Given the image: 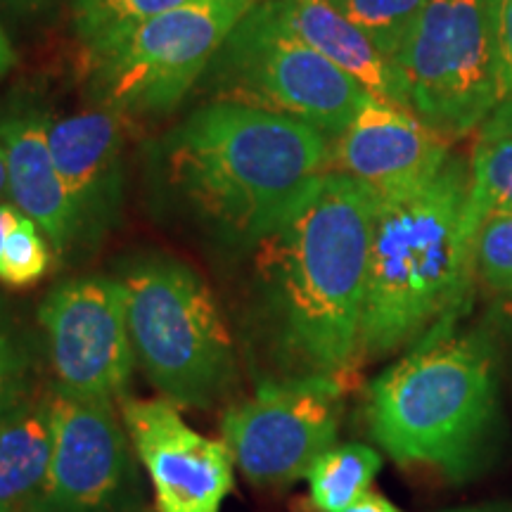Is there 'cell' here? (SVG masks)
<instances>
[{
  "label": "cell",
  "mask_w": 512,
  "mask_h": 512,
  "mask_svg": "<svg viewBox=\"0 0 512 512\" xmlns=\"http://www.w3.org/2000/svg\"><path fill=\"white\" fill-rule=\"evenodd\" d=\"M382 458L366 444L332 446L306 472L311 503L318 512H347L368 494Z\"/></svg>",
  "instance_id": "obj_18"
},
{
  "label": "cell",
  "mask_w": 512,
  "mask_h": 512,
  "mask_svg": "<svg viewBox=\"0 0 512 512\" xmlns=\"http://www.w3.org/2000/svg\"><path fill=\"white\" fill-rule=\"evenodd\" d=\"M347 512H401L399 508H396L394 503H389L387 498L380 496V494H368L361 498V501L351 505V508Z\"/></svg>",
  "instance_id": "obj_27"
},
{
  "label": "cell",
  "mask_w": 512,
  "mask_h": 512,
  "mask_svg": "<svg viewBox=\"0 0 512 512\" xmlns=\"http://www.w3.org/2000/svg\"><path fill=\"white\" fill-rule=\"evenodd\" d=\"M0 3L8 5L15 12H24V15H36V12L50 8L55 0H0Z\"/></svg>",
  "instance_id": "obj_28"
},
{
  "label": "cell",
  "mask_w": 512,
  "mask_h": 512,
  "mask_svg": "<svg viewBox=\"0 0 512 512\" xmlns=\"http://www.w3.org/2000/svg\"><path fill=\"white\" fill-rule=\"evenodd\" d=\"M185 3L190 0H74L76 36L86 53L121 31Z\"/></svg>",
  "instance_id": "obj_20"
},
{
  "label": "cell",
  "mask_w": 512,
  "mask_h": 512,
  "mask_svg": "<svg viewBox=\"0 0 512 512\" xmlns=\"http://www.w3.org/2000/svg\"><path fill=\"white\" fill-rule=\"evenodd\" d=\"M448 159V138L427 121L406 107L370 98L332 145L330 171L382 200L432 181Z\"/></svg>",
  "instance_id": "obj_13"
},
{
  "label": "cell",
  "mask_w": 512,
  "mask_h": 512,
  "mask_svg": "<svg viewBox=\"0 0 512 512\" xmlns=\"http://www.w3.org/2000/svg\"><path fill=\"white\" fill-rule=\"evenodd\" d=\"M498 361L486 325H434L370 384V437L401 465L472 477L489 460L501 427Z\"/></svg>",
  "instance_id": "obj_4"
},
{
  "label": "cell",
  "mask_w": 512,
  "mask_h": 512,
  "mask_svg": "<svg viewBox=\"0 0 512 512\" xmlns=\"http://www.w3.org/2000/svg\"><path fill=\"white\" fill-rule=\"evenodd\" d=\"M53 387L117 401L131 382L136 354L119 280L88 275L57 285L38 311Z\"/></svg>",
  "instance_id": "obj_11"
},
{
  "label": "cell",
  "mask_w": 512,
  "mask_h": 512,
  "mask_svg": "<svg viewBox=\"0 0 512 512\" xmlns=\"http://www.w3.org/2000/svg\"><path fill=\"white\" fill-rule=\"evenodd\" d=\"M29 510L150 512L136 451L114 401L53 387V460Z\"/></svg>",
  "instance_id": "obj_10"
},
{
  "label": "cell",
  "mask_w": 512,
  "mask_h": 512,
  "mask_svg": "<svg viewBox=\"0 0 512 512\" xmlns=\"http://www.w3.org/2000/svg\"><path fill=\"white\" fill-rule=\"evenodd\" d=\"M136 363L166 401L211 408L238 377L233 337L209 285L178 261L128 268L119 280Z\"/></svg>",
  "instance_id": "obj_5"
},
{
  "label": "cell",
  "mask_w": 512,
  "mask_h": 512,
  "mask_svg": "<svg viewBox=\"0 0 512 512\" xmlns=\"http://www.w3.org/2000/svg\"><path fill=\"white\" fill-rule=\"evenodd\" d=\"M503 316H505V320H508V325H512V299L503 304Z\"/></svg>",
  "instance_id": "obj_32"
},
{
  "label": "cell",
  "mask_w": 512,
  "mask_h": 512,
  "mask_svg": "<svg viewBox=\"0 0 512 512\" xmlns=\"http://www.w3.org/2000/svg\"><path fill=\"white\" fill-rule=\"evenodd\" d=\"M19 219H22V211H19L15 204H0V256H3L5 242H8L10 233L15 230Z\"/></svg>",
  "instance_id": "obj_26"
},
{
  "label": "cell",
  "mask_w": 512,
  "mask_h": 512,
  "mask_svg": "<svg viewBox=\"0 0 512 512\" xmlns=\"http://www.w3.org/2000/svg\"><path fill=\"white\" fill-rule=\"evenodd\" d=\"M498 3L427 0L394 57L411 112L441 136H465L494 112Z\"/></svg>",
  "instance_id": "obj_7"
},
{
  "label": "cell",
  "mask_w": 512,
  "mask_h": 512,
  "mask_svg": "<svg viewBox=\"0 0 512 512\" xmlns=\"http://www.w3.org/2000/svg\"><path fill=\"white\" fill-rule=\"evenodd\" d=\"M5 197L8 195V171H5V157H3V150H0V204H3Z\"/></svg>",
  "instance_id": "obj_31"
},
{
  "label": "cell",
  "mask_w": 512,
  "mask_h": 512,
  "mask_svg": "<svg viewBox=\"0 0 512 512\" xmlns=\"http://www.w3.org/2000/svg\"><path fill=\"white\" fill-rule=\"evenodd\" d=\"M342 382L325 375L278 377L261 382L252 399L230 406L221 434L242 475L256 486L306 479L337 441Z\"/></svg>",
  "instance_id": "obj_9"
},
{
  "label": "cell",
  "mask_w": 512,
  "mask_h": 512,
  "mask_svg": "<svg viewBox=\"0 0 512 512\" xmlns=\"http://www.w3.org/2000/svg\"><path fill=\"white\" fill-rule=\"evenodd\" d=\"M475 275L486 290L512 297V216L491 219L477 230Z\"/></svg>",
  "instance_id": "obj_24"
},
{
  "label": "cell",
  "mask_w": 512,
  "mask_h": 512,
  "mask_svg": "<svg viewBox=\"0 0 512 512\" xmlns=\"http://www.w3.org/2000/svg\"><path fill=\"white\" fill-rule=\"evenodd\" d=\"M470 169L451 157L432 181L375 200L358 361L411 349L470 309L475 238L465 207Z\"/></svg>",
  "instance_id": "obj_3"
},
{
  "label": "cell",
  "mask_w": 512,
  "mask_h": 512,
  "mask_svg": "<svg viewBox=\"0 0 512 512\" xmlns=\"http://www.w3.org/2000/svg\"><path fill=\"white\" fill-rule=\"evenodd\" d=\"M211 69L228 93L219 100L285 114L325 136H339L373 98L354 76L294 36L268 0H256L230 31Z\"/></svg>",
  "instance_id": "obj_8"
},
{
  "label": "cell",
  "mask_w": 512,
  "mask_h": 512,
  "mask_svg": "<svg viewBox=\"0 0 512 512\" xmlns=\"http://www.w3.org/2000/svg\"><path fill=\"white\" fill-rule=\"evenodd\" d=\"M330 3L351 24H356L384 57L394 62L427 0H330Z\"/></svg>",
  "instance_id": "obj_21"
},
{
  "label": "cell",
  "mask_w": 512,
  "mask_h": 512,
  "mask_svg": "<svg viewBox=\"0 0 512 512\" xmlns=\"http://www.w3.org/2000/svg\"><path fill=\"white\" fill-rule=\"evenodd\" d=\"M48 145L55 166L81 216L83 240L102 233L121 197L124 124L110 107L72 117H48Z\"/></svg>",
  "instance_id": "obj_15"
},
{
  "label": "cell",
  "mask_w": 512,
  "mask_h": 512,
  "mask_svg": "<svg viewBox=\"0 0 512 512\" xmlns=\"http://www.w3.org/2000/svg\"><path fill=\"white\" fill-rule=\"evenodd\" d=\"M268 3L294 36L354 76L373 98L411 110L396 64L384 57L373 41L356 24H351L330 0H268Z\"/></svg>",
  "instance_id": "obj_16"
},
{
  "label": "cell",
  "mask_w": 512,
  "mask_h": 512,
  "mask_svg": "<svg viewBox=\"0 0 512 512\" xmlns=\"http://www.w3.org/2000/svg\"><path fill=\"white\" fill-rule=\"evenodd\" d=\"M48 114L0 107V150L15 207L46 235L55 254L83 240L81 216L48 145Z\"/></svg>",
  "instance_id": "obj_14"
},
{
  "label": "cell",
  "mask_w": 512,
  "mask_h": 512,
  "mask_svg": "<svg viewBox=\"0 0 512 512\" xmlns=\"http://www.w3.org/2000/svg\"><path fill=\"white\" fill-rule=\"evenodd\" d=\"M50 261H53V247L46 235L22 214L0 256V283L10 287L34 285L48 273Z\"/></svg>",
  "instance_id": "obj_22"
},
{
  "label": "cell",
  "mask_w": 512,
  "mask_h": 512,
  "mask_svg": "<svg viewBox=\"0 0 512 512\" xmlns=\"http://www.w3.org/2000/svg\"><path fill=\"white\" fill-rule=\"evenodd\" d=\"M31 368H34V358H31L27 339L0 311V422L36 392Z\"/></svg>",
  "instance_id": "obj_23"
},
{
  "label": "cell",
  "mask_w": 512,
  "mask_h": 512,
  "mask_svg": "<svg viewBox=\"0 0 512 512\" xmlns=\"http://www.w3.org/2000/svg\"><path fill=\"white\" fill-rule=\"evenodd\" d=\"M27 512H36V510H27Z\"/></svg>",
  "instance_id": "obj_33"
},
{
  "label": "cell",
  "mask_w": 512,
  "mask_h": 512,
  "mask_svg": "<svg viewBox=\"0 0 512 512\" xmlns=\"http://www.w3.org/2000/svg\"><path fill=\"white\" fill-rule=\"evenodd\" d=\"M128 439L155 489L157 512H221L235 458L223 439L195 432L166 399H119Z\"/></svg>",
  "instance_id": "obj_12"
},
{
  "label": "cell",
  "mask_w": 512,
  "mask_h": 512,
  "mask_svg": "<svg viewBox=\"0 0 512 512\" xmlns=\"http://www.w3.org/2000/svg\"><path fill=\"white\" fill-rule=\"evenodd\" d=\"M512 136V0L498 3V102L482 124V140Z\"/></svg>",
  "instance_id": "obj_25"
},
{
  "label": "cell",
  "mask_w": 512,
  "mask_h": 512,
  "mask_svg": "<svg viewBox=\"0 0 512 512\" xmlns=\"http://www.w3.org/2000/svg\"><path fill=\"white\" fill-rule=\"evenodd\" d=\"M15 60V50H12L10 38L5 34L3 24H0V76H5L12 67H15Z\"/></svg>",
  "instance_id": "obj_29"
},
{
  "label": "cell",
  "mask_w": 512,
  "mask_h": 512,
  "mask_svg": "<svg viewBox=\"0 0 512 512\" xmlns=\"http://www.w3.org/2000/svg\"><path fill=\"white\" fill-rule=\"evenodd\" d=\"M53 460V387L36 389L0 422V512H27Z\"/></svg>",
  "instance_id": "obj_17"
},
{
  "label": "cell",
  "mask_w": 512,
  "mask_h": 512,
  "mask_svg": "<svg viewBox=\"0 0 512 512\" xmlns=\"http://www.w3.org/2000/svg\"><path fill=\"white\" fill-rule=\"evenodd\" d=\"M254 3L190 0L86 50L93 98L117 114L174 110Z\"/></svg>",
  "instance_id": "obj_6"
},
{
  "label": "cell",
  "mask_w": 512,
  "mask_h": 512,
  "mask_svg": "<svg viewBox=\"0 0 512 512\" xmlns=\"http://www.w3.org/2000/svg\"><path fill=\"white\" fill-rule=\"evenodd\" d=\"M512 216V136L479 140L470 166L465 221L475 238L486 221Z\"/></svg>",
  "instance_id": "obj_19"
},
{
  "label": "cell",
  "mask_w": 512,
  "mask_h": 512,
  "mask_svg": "<svg viewBox=\"0 0 512 512\" xmlns=\"http://www.w3.org/2000/svg\"><path fill=\"white\" fill-rule=\"evenodd\" d=\"M444 512H512V505L489 503V505H470V508H453Z\"/></svg>",
  "instance_id": "obj_30"
},
{
  "label": "cell",
  "mask_w": 512,
  "mask_h": 512,
  "mask_svg": "<svg viewBox=\"0 0 512 512\" xmlns=\"http://www.w3.org/2000/svg\"><path fill=\"white\" fill-rule=\"evenodd\" d=\"M373 211L366 188L328 171L256 245L273 344L294 375L344 380L361 363Z\"/></svg>",
  "instance_id": "obj_1"
},
{
  "label": "cell",
  "mask_w": 512,
  "mask_h": 512,
  "mask_svg": "<svg viewBox=\"0 0 512 512\" xmlns=\"http://www.w3.org/2000/svg\"><path fill=\"white\" fill-rule=\"evenodd\" d=\"M166 174L202 221L259 245L330 171L325 133L285 114L214 100L164 140Z\"/></svg>",
  "instance_id": "obj_2"
}]
</instances>
